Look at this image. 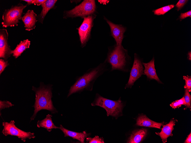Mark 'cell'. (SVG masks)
Listing matches in <instances>:
<instances>
[{
    "label": "cell",
    "instance_id": "cell-1",
    "mask_svg": "<svg viewBox=\"0 0 191 143\" xmlns=\"http://www.w3.org/2000/svg\"><path fill=\"white\" fill-rule=\"evenodd\" d=\"M105 61L94 68L88 70L83 75L79 77L70 87L67 95L69 97L73 94L85 90H91L92 84L100 76L108 69Z\"/></svg>",
    "mask_w": 191,
    "mask_h": 143
},
{
    "label": "cell",
    "instance_id": "cell-2",
    "mask_svg": "<svg viewBox=\"0 0 191 143\" xmlns=\"http://www.w3.org/2000/svg\"><path fill=\"white\" fill-rule=\"evenodd\" d=\"M32 90L35 93V101L32 106L34 108V113L30 118V121L35 118L37 112L42 110H46L53 114L57 112L53 106L51 98L52 97L51 86L45 85L40 83L39 87L32 86Z\"/></svg>",
    "mask_w": 191,
    "mask_h": 143
},
{
    "label": "cell",
    "instance_id": "cell-3",
    "mask_svg": "<svg viewBox=\"0 0 191 143\" xmlns=\"http://www.w3.org/2000/svg\"><path fill=\"white\" fill-rule=\"evenodd\" d=\"M127 51L122 45H116L109 50L105 61L111 66V71L118 70L126 72L127 53Z\"/></svg>",
    "mask_w": 191,
    "mask_h": 143
},
{
    "label": "cell",
    "instance_id": "cell-4",
    "mask_svg": "<svg viewBox=\"0 0 191 143\" xmlns=\"http://www.w3.org/2000/svg\"><path fill=\"white\" fill-rule=\"evenodd\" d=\"M91 105L100 106L106 110L108 116L111 115L115 117L122 113L123 106L120 98L117 100H113L104 98L98 94H96Z\"/></svg>",
    "mask_w": 191,
    "mask_h": 143
},
{
    "label": "cell",
    "instance_id": "cell-5",
    "mask_svg": "<svg viewBox=\"0 0 191 143\" xmlns=\"http://www.w3.org/2000/svg\"><path fill=\"white\" fill-rule=\"evenodd\" d=\"M96 8L95 0H84L72 9L65 11L63 18L67 19L69 17L73 18L77 17L83 18L93 14L96 11Z\"/></svg>",
    "mask_w": 191,
    "mask_h": 143
},
{
    "label": "cell",
    "instance_id": "cell-6",
    "mask_svg": "<svg viewBox=\"0 0 191 143\" xmlns=\"http://www.w3.org/2000/svg\"><path fill=\"white\" fill-rule=\"evenodd\" d=\"M27 6V5L19 3L16 5L12 6L9 9L5 10L2 17L3 27L17 26L19 20L22 18L23 11Z\"/></svg>",
    "mask_w": 191,
    "mask_h": 143
},
{
    "label": "cell",
    "instance_id": "cell-7",
    "mask_svg": "<svg viewBox=\"0 0 191 143\" xmlns=\"http://www.w3.org/2000/svg\"><path fill=\"white\" fill-rule=\"evenodd\" d=\"M2 125L3 128L2 133L5 136L8 135L16 136L23 142H25L27 139L35 137L34 133L26 132L17 128L13 120H11L10 122H3Z\"/></svg>",
    "mask_w": 191,
    "mask_h": 143
},
{
    "label": "cell",
    "instance_id": "cell-8",
    "mask_svg": "<svg viewBox=\"0 0 191 143\" xmlns=\"http://www.w3.org/2000/svg\"><path fill=\"white\" fill-rule=\"evenodd\" d=\"M96 17V15L93 14L84 17L81 25L77 28L82 47L85 46L90 37L93 20Z\"/></svg>",
    "mask_w": 191,
    "mask_h": 143
},
{
    "label": "cell",
    "instance_id": "cell-9",
    "mask_svg": "<svg viewBox=\"0 0 191 143\" xmlns=\"http://www.w3.org/2000/svg\"><path fill=\"white\" fill-rule=\"evenodd\" d=\"M134 60L130 73L128 81L125 88L131 87L134 82L143 74L144 68L141 60L138 57L137 55H134Z\"/></svg>",
    "mask_w": 191,
    "mask_h": 143
},
{
    "label": "cell",
    "instance_id": "cell-10",
    "mask_svg": "<svg viewBox=\"0 0 191 143\" xmlns=\"http://www.w3.org/2000/svg\"><path fill=\"white\" fill-rule=\"evenodd\" d=\"M8 33L7 29L0 30V58L7 61L13 54V50H11L8 43Z\"/></svg>",
    "mask_w": 191,
    "mask_h": 143
},
{
    "label": "cell",
    "instance_id": "cell-11",
    "mask_svg": "<svg viewBox=\"0 0 191 143\" xmlns=\"http://www.w3.org/2000/svg\"><path fill=\"white\" fill-rule=\"evenodd\" d=\"M110 27L112 36L114 39L116 44L118 46H121L124 38V33L126 29L120 25L116 24L104 18Z\"/></svg>",
    "mask_w": 191,
    "mask_h": 143
},
{
    "label": "cell",
    "instance_id": "cell-12",
    "mask_svg": "<svg viewBox=\"0 0 191 143\" xmlns=\"http://www.w3.org/2000/svg\"><path fill=\"white\" fill-rule=\"evenodd\" d=\"M37 17V15L33 10L27 11L21 19L26 30L29 31L35 28L36 23L38 21Z\"/></svg>",
    "mask_w": 191,
    "mask_h": 143
},
{
    "label": "cell",
    "instance_id": "cell-13",
    "mask_svg": "<svg viewBox=\"0 0 191 143\" xmlns=\"http://www.w3.org/2000/svg\"><path fill=\"white\" fill-rule=\"evenodd\" d=\"M142 64L144 67L143 74L146 75L148 78L154 79L160 83H162L156 72L154 57L149 62L146 63H143Z\"/></svg>",
    "mask_w": 191,
    "mask_h": 143
},
{
    "label": "cell",
    "instance_id": "cell-14",
    "mask_svg": "<svg viewBox=\"0 0 191 143\" xmlns=\"http://www.w3.org/2000/svg\"><path fill=\"white\" fill-rule=\"evenodd\" d=\"M59 129L63 132L65 137H70L73 139L77 140L81 143H85V139L90 134V133H87L85 131H83L82 132H78L69 130L65 128L61 124L60 125Z\"/></svg>",
    "mask_w": 191,
    "mask_h": 143
},
{
    "label": "cell",
    "instance_id": "cell-15",
    "mask_svg": "<svg viewBox=\"0 0 191 143\" xmlns=\"http://www.w3.org/2000/svg\"><path fill=\"white\" fill-rule=\"evenodd\" d=\"M162 123H158L149 119L146 116L142 115L137 118L136 125L138 126L152 127L160 129Z\"/></svg>",
    "mask_w": 191,
    "mask_h": 143
},
{
    "label": "cell",
    "instance_id": "cell-16",
    "mask_svg": "<svg viewBox=\"0 0 191 143\" xmlns=\"http://www.w3.org/2000/svg\"><path fill=\"white\" fill-rule=\"evenodd\" d=\"M147 132V130L144 128L134 131L129 138L127 143L141 142L146 136Z\"/></svg>",
    "mask_w": 191,
    "mask_h": 143
},
{
    "label": "cell",
    "instance_id": "cell-17",
    "mask_svg": "<svg viewBox=\"0 0 191 143\" xmlns=\"http://www.w3.org/2000/svg\"><path fill=\"white\" fill-rule=\"evenodd\" d=\"M56 0H47L41 5L42 10L41 13L37 16L38 21L43 23L44 19L48 12L55 6L57 2Z\"/></svg>",
    "mask_w": 191,
    "mask_h": 143
},
{
    "label": "cell",
    "instance_id": "cell-18",
    "mask_svg": "<svg viewBox=\"0 0 191 143\" xmlns=\"http://www.w3.org/2000/svg\"><path fill=\"white\" fill-rule=\"evenodd\" d=\"M175 122L173 119H171L168 124L163 126L161 132L158 133L163 143L166 142L167 138L168 137L172 136V133L174 130Z\"/></svg>",
    "mask_w": 191,
    "mask_h": 143
},
{
    "label": "cell",
    "instance_id": "cell-19",
    "mask_svg": "<svg viewBox=\"0 0 191 143\" xmlns=\"http://www.w3.org/2000/svg\"><path fill=\"white\" fill-rule=\"evenodd\" d=\"M52 116L51 115L48 114L44 119L38 120L37 124V127L43 128L49 132L53 129H59V127L55 126L53 123L52 119Z\"/></svg>",
    "mask_w": 191,
    "mask_h": 143
},
{
    "label": "cell",
    "instance_id": "cell-20",
    "mask_svg": "<svg viewBox=\"0 0 191 143\" xmlns=\"http://www.w3.org/2000/svg\"><path fill=\"white\" fill-rule=\"evenodd\" d=\"M30 41L28 39L21 41L17 45L15 49L13 50V55L15 58H17L20 56L26 49L29 48Z\"/></svg>",
    "mask_w": 191,
    "mask_h": 143
},
{
    "label": "cell",
    "instance_id": "cell-21",
    "mask_svg": "<svg viewBox=\"0 0 191 143\" xmlns=\"http://www.w3.org/2000/svg\"><path fill=\"white\" fill-rule=\"evenodd\" d=\"M174 4L168 5L162 7L154 10L153 11L154 15H164L174 7Z\"/></svg>",
    "mask_w": 191,
    "mask_h": 143
},
{
    "label": "cell",
    "instance_id": "cell-22",
    "mask_svg": "<svg viewBox=\"0 0 191 143\" xmlns=\"http://www.w3.org/2000/svg\"><path fill=\"white\" fill-rule=\"evenodd\" d=\"M86 141L89 143H104L103 138H100L98 136H95L94 138L87 137Z\"/></svg>",
    "mask_w": 191,
    "mask_h": 143
},
{
    "label": "cell",
    "instance_id": "cell-23",
    "mask_svg": "<svg viewBox=\"0 0 191 143\" xmlns=\"http://www.w3.org/2000/svg\"><path fill=\"white\" fill-rule=\"evenodd\" d=\"M184 98L186 102V108H188L190 109L191 96L188 90L186 89H185Z\"/></svg>",
    "mask_w": 191,
    "mask_h": 143
},
{
    "label": "cell",
    "instance_id": "cell-24",
    "mask_svg": "<svg viewBox=\"0 0 191 143\" xmlns=\"http://www.w3.org/2000/svg\"><path fill=\"white\" fill-rule=\"evenodd\" d=\"M183 79L185 80V89H187L190 92L191 90V76L187 75L183 76Z\"/></svg>",
    "mask_w": 191,
    "mask_h": 143
},
{
    "label": "cell",
    "instance_id": "cell-25",
    "mask_svg": "<svg viewBox=\"0 0 191 143\" xmlns=\"http://www.w3.org/2000/svg\"><path fill=\"white\" fill-rule=\"evenodd\" d=\"M14 105L12 104L11 102L9 101H1L0 100V111L3 109L5 108H7L9 107H11L14 106Z\"/></svg>",
    "mask_w": 191,
    "mask_h": 143
},
{
    "label": "cell",
    "instance_id": "cell-26",
    "mask_svg": "<svg viewBox=\"0 0 191 143\" xmlns=\"http://www.w3.org/2000/svg\"><path fill=\"white\" fill-rule=\"evenodd\" d=\"M8 61H5L2 59H0V74L4 70L5 68L9 65Z\"/></svg>",
    "mask_w": 191,
    "mask_h": 143
},
{
    "label": "cell",
    "instance_id": "cell-27",
    "mask_svg": "<svg viewBox=\"0 0 191 143\" xmlns=\"http://www.w3.org/2000/svg\"><path fill=\"white\" fill-rule=\"evenodd\" d=\"M188 1V0H179L175 5L177 8V11H179L180 10L186 3Z\"/></svg>",
    "mask_w": 191,
    "mask_h": 143
},
{
    "label": "cell",
    "instance_id": "cell-28",
    "mask_svg": "<svg viewBox=\"0 0 191 143\" xmlns=\"http://www.w3.org/2000/svg\"><path fill=\"white\" fill-rule=\"evenodd\" d=\"M188 17H191V11L190 10L184 13H181L179 17L181 21Z\"/></svg>",
    "mask_w": 191,
    "mask_h": 143
},
{
    "label": "cell",
    "instance_id": "cell-29",
    "mask_svg": "<svg viewBox=\"0 0 191 143\" xmlns=\"http://www.w3.org/2000/svg\"><path fill=\"white\" fill-rule=\"evenodd\" d=\"M170 106L173 108L175 109L181 107L182 105L180 104L177 100L172 102L170 104Z\"/></svg>",
    "mask_w": 191,
    "mask_h": 143
},
{
    "label": "cell",
    "instance_id": "cell-30",
    "mask_svg": "<svg viewBox=\"0 0 191 143\" xmlns=\"http://www.w3.org/2000/svg\"><path fill=\"white\" fill-rule=\"evenodd\" d=\"M46 0H33L32 2V4H34L35 5H36L37 6L41 5L42 4L44 3Z\"/></svg>",
    "mask_w": 191,
    "mask_h": 143
},
{
    "label": "cell",
    "instance_id": "cell-31",
    "mask_svg": "<svg viewBox=\"0 0 191 143\" xmlns=\"http://www.w3.org/2000/svg\"><path fill=\"white\" fill-rule=\"evenodd\" d=\"M179 103L181 105H185L186 106V102L184 97H183L180 99L177 100Z\"/></svg>",
    "mask_w": 191,
    "mask_h": 143
},
{
    "label": "cell",
    "instance_id": "cell-32",
    "mask_svg": "<svg viewBox=\"0 0 191 143\" xmlns=\"http://www.w3.org/2000/svg\"><path fill=\"white\" fill-rule=\"evenodd\" d=\"M184 143H191V132L188 135L186 140L185 141Z\"/></svg>",
    "mask_w": 191,
    "mask_h": 143
},
{
    "label": "cell",
    "instance_id": "cell-33",
    "mask_svg": "<svg viewBox=\"0 0 191 143\" xmlns=\"http://www.w3.org/2000/svg\"><path fill=\"white\" fill-rule=\"evenodd\" d=\"M98 1L100 3L103 4L104 5H106L110 1L109 0H98Z\"/></svg>",
    "mask_w": 191,
    "mask_h": 143
},
{
    "label": "cell",
    "instance_id": "cell-34",
    "mask_svg": "<svg viewBox=\"0 0 191 143\" xmlns=\"http://www.w3.org/2000/svg\"><path fill=\"white\" fill-rule=\"evenodd\" d=\"M33 0H23V1H25L27 3V5H29L32 4V2Z\"/></svg>",
    "mask_w": 191,
    "mask_h": 143
},
{
    "label": "cell",
    "instance_id": "cell-35",
    "mask_svg": "<svg viewBox=\"0 0 191 143\" xmlns=\"http://www.w3.org/2000/svg\"><path fill=\"white\" fill-rule=\"evenodd\" d=\"M188 59L190 61L191 59V52L190 51V52H188Z\"/></svg>",
    "mask_w": 191,
    "mask_h": 143
}]
</instances>
